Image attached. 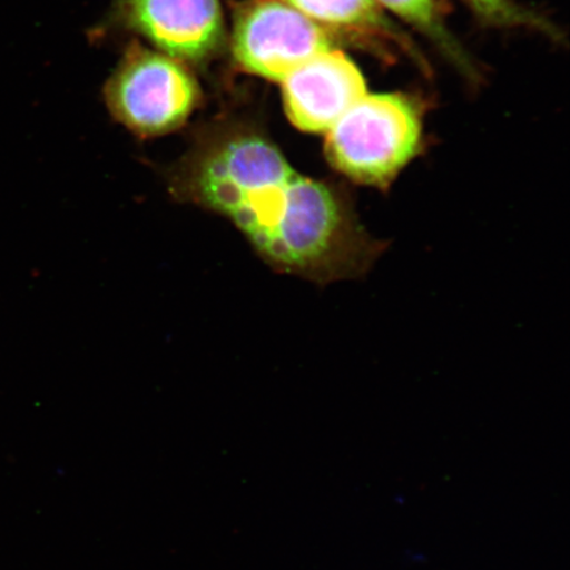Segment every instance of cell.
<instances>
[{
    "instance_id": "6",
    "label": "cell",
    "mask_w": 570,
    "mask_h": 570,
    "mask_svg": "<svg viewBox=\"0 0 570 570\" xmlns=\"http://www.w3.org/2000/svg\"><path fill=\"white\" fill-rule=\"evenodd\" d=\"M126 23L176 60L202 61L224 42L219 0H122Z\"/></svg>"
},
{
    "instance_id": "9",
    "label": "cell",
    "mask_w": 570,
    "mask_h": 570,
    "mask_svg": "<svg viewBox=\"0 0 570 570\" xmlns=\"http://www.w3.org/2000/svg\"><path fill=\"white\" fill-rule=\"evenodd\" d=\"M476 16L481 17L488 23L495 26H529L543 28L550 31V27L531 12L519 9L511 0H468Z\"/></svg>"
},
{
    "instance_id": "2",
    "label": "cell",
    "mask_w": 570,
    "mask_h": 570,
    "mask_svg": "<svg viewBox=\"0 0 570 570\" xmlns=\"http://www.w3.org/2000/svg\"><path fill=\"white\" fill-rule=\"evenodd\" d=\"M324 148L330 166L347 180L389 190L422 153V116L403 95H366L326 132Z\"/></svg>"
},
{
    "instance_id": "4",
    "label": "cell",
    "mask_w": 570,
    "mask_h": 570,
    "mask_svg": "<svg viewBox=\"0 0 570 570\" xmlns=\"http://www.w3.org/2000/svg\"><path fill=\"white\" fill-rule=\"evenodd\" d=\"M332 48L331 33L284 0H247L235 12L233 53L248 73L283 82Z\"/></svg>"
},
{
    "instance_id": "7",
    "label": "cell",
    "mask_w": 570,
    "mask_h": 570,
    "mask_svg": "<svg viewBox=\"0 0 570 570\" xmlns=\"http://www.w3.org/2000/svg\"><path fill=\"white\" fill-rule=\"evenodd\" d=\"M330 32L363 41H383L416 59L410 40L384 16L376 0H284Z\"/></svg>"
},
{
    "instance_id": "5",
    "label": "cell",
    "mask_w": 570,
    "mask_h": 570,
    "mask_svg": "<svg viewBox=\"0 0 570 570\" xmlns=\"http://www.w3.org/2000/svg\"><path fill=\"white\" fill-rule=\"evenodd\" d=\"M282 83L291 122L311 134L330 131L367 95L360 69L337 48L313 57Z\"/></svg>"
},
{
    "instance_id": "8",
    "label": "cell",
    "mask_w": 570,
    "mask_h": 570,
    "mask_svg": "<svg viewBox=\"0 0 570 570\" xmlns=\"http://www.w3.org/2000/svg\"><path fill=\"white\" fill-rule=\"evenodd\" d=\"M376 2L424 33L455 66L465 71L472 69V63L469 62L459 42L446 30L440 17L436 0H376Z\"/></svg>"
},
{
    "instance_id": "3",
    "label": "cell",
    "mask_w": 570,
    "mask_h": 570,
    "mask_svg": "<svg viewBox=\"0 0 570 570\" xmlns=\"http://www.w3.org/2000/svg\"><path fill=\"white\" fill-rule=\"evenodd\" d=\"M114 116L140 137L181 127L198 99L195 78L176 59L132 45L106 89Z\"/></svg>"
},
{
    "instance_id": "1",
    "label": "cell",
    "mask_w": 570,
    "mask_h": 570,
    "mask_svg": "<svg viewBox=\"0 0 570 570\" xmlns=\"http://www.w3.org/2000/svg\"><path fill=\"white\" fill-rule=\"evenodd\" d=\"M167 183L177 203L229 219L279 274L318 285L358 279L389 246L362 225L351 191L297 173L252 128L205 135Z\"/></svg>"
}]
</instances>
